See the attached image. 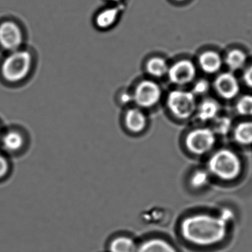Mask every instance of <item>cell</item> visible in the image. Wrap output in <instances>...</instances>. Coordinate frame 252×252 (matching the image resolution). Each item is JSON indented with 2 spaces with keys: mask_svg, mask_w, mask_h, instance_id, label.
Wrapping results in <instances>:
<instances>
[{
  "mask_svg": "<svg viewBox=\"0 0 252 252\" xmlns=\"http://www.w3.org/2000/svg\"><path fill=\"white\" fill-rule=\"evenodd\" d=\"M228 222L222 216L200 214L185 218L181 225L183 237L197 246H212L226 235Z\"/></svg>",
  "mask_w": 252,
  "mask_h": 252,
  "instance_id": "obj_1",
  "label": "cell"
},
{
  "mask_svg": "<svg viewBox=\"0 0 252 252\" xmlns=\"http://www.w3.org/2000/svg\"><path fill=\"white\" fill-rule=\"evenodd\" d=\"M33 66V57L32 52L23 48L7 53L0 64V75L7 83H20L29 77Z\"/></svg>",
  "mask_w": 252,
  "mask_h": 252,
  "instance_id": "obj_2",
  "label": "cell"
},
{
  "mask_svg": "<svg viewBox=\"0 0 252 252\" xmlns=\"http://www.w3.org/2000/svg\"><path fill=\"white\" fill-rule=\"evenodd\" d=\"M208 167L209 172L217 178L223 181H231L241 173L242 163L234 151L222 149L211 156Z\"/></svg>",
  "mask_w": 252,
  "mask_h": 252,
  "instance_id": "obj_3",
  "label": "cell"
},
{
  "mask_svg": "<svg viewBox=\"0 0 252 252\" xmlns=\"http://www.w3.org/2000/svg\"><path fill=\"white\" fill-rule=\"evenodd\" d=\"M166 105L170 113L177 119L187 120L197 110L195 95L189 91L175 90L171 91L166 98Z\"/></svg>",
  "mask_w": 252,
  "mask_h": 252,
  "instance_id": "obj_4",
  "label": "cell"
},
{
  "mask_svg": "<svg viewBox=\"0 0 252 252\" xmlns=\"http://www.w3.org/2000/svg\"><path fill=\"white\" fill-rule=\"evenodd\" d=\"M25 33L21 26L14 20L0 23V48L7 53L23 48Z\"/></svg>",
  "mask_w": 252,
  "mask_h": 252,
  "instance_id": "obj_5",
  "label": "cell"
},
{
  "mask_svg": "<svg viewBox=\"0 0 252 252\" xmlns=\"http://www.w3.org/2000/svg\"><path fill=\"white\" fill-rule=\"evenodd\" d=\"M216 134L211 128L199 127L187 134L185 144L193 154L201 156L209 153L216 142Z\"/></svg>",
  "mask_w": 252,
  "mask_h": 252,
  "instance_id": "obj_6",
  "label": "cell"
},
{
  "mask_svg": "<svg viewBox=\"0 0 252 252\" xmlns=\"http://www.w3.org/2000/svg\"><path fill=\"white\" fill-rule=\"evenodd\" d=\"M132 95L133 101L140 108H151L160 101L161 88L154 81L144 80L137 85Z\"/></svg>",
  "mask_w": 252,
  "mask_h": 252,
  "instance_id": "obj_7",
  "label": "cell"
},
{
  "mask_svg": "<svg viewBox=\"0 0 252 252\" xmlns=\"http://www.w3.org/2000/svg\"><path fill=\"white\" fill-rule=\"evenodd\" d=\"M196 67L188 60H180L170 66L167 76L174 85L184 86L191 83L195 79Z\"/></svg>",
  "mask_w": 252,
  "mask_h": 252,
  "instance_id": "obj_8",
  "label": "cell"
},
{
  "mask_svg": "<svg viewBox=\"0 0 252 252\" xmlns=\"http://www.w3.org/2000/svg\"><path fill=\"white\" fill-rule=\"evenodd\" d=\"M214 88L217 94L225 100L235 98L240 91L238 79L231 72H225L218 75L214 82Z\"/></svg>",
  "mask_w": 252,
  "mask_h": 252,
  "instance_id": "obj_9",
  "label": "cell"
},
{
  "mask_svg": "<svg viewBox=\"0 0 252 252\" xmlns=\"http://www.w3.org/2000/svg\"><path fill=\"white\" fill-rule=\"evenodd\" d=\"M125 123L126 128L133 133H139L147 126V117L140 108H131L125 115Z\"/></svg>",
  "mask_w": 252,
  "mask_h": 252,
  "instance_id": "obj_10",
  "label": "cell"
},
{
  "mask_svg": "<svg viewBox=\"0 0 252 252\" xmlns=\"http://www.w3.org/2000/svg\"><path fill=\"white\" fill-rule=\"evenodd\" d=\"M122 8L119 5L100 11L94 18V24L100 30H107L114 26L120 15Z\"/></svg>",
  "mask_w": 252,
  "mask_h": 252,
  "instance_id": "obj_11",
  "label": "cell"
},
{
  "mask_svg": "<svg viewBox=\"0 0 252 252\" xmlns=\"http://www.w3.org/2000/svg\"><path fill=\"white\" fill-rule=\"evenodd\" d=\"M200 69L207 74L218 73L222 65L221 56L216 51H206L200 54L198 59Z\"/></svg>",
  "mask_w": 252,
  "mask_h": 252,
  "instance_id": "obj_12",
  "label": "cell"
},
{
  "mask_svg": "<svg viewBox=\"0 0 252 252\" xmlns=\"http://www.w3.org/2000/svg\"><path fill=\"white\" fill-rule=\"evenodd\" d=\"M220 109L219 103L216 100L206 98L197 105L195 113L200 122H212L218 117Z\"/></svg>",
  "mask_w": 252,
  "mask_h": 252,
  "instance_id": "obj_13",
  "label": "cell"
},
{
  "mask_svg": "<svg viewBox=\"0 0 252 252\" xmlns=\"http://www.w3.org/2000/svg\"><path fill=\"white\" fill-rule=\"evenodd\" d=\"M0 141L5 150L14 153L23 148L25 138L23 134L17 129H10L2 134Z\"/></svg>",
  "mask_w": 252,
  "mask_h": 252,
  "instance_id": "obj_14",
  "label": "cell"
},
{
  "mask_svg": "<svg viewBox=\"0 0 252 252\" xmlns=\"http://www.w3.org/2000/svg\"><path fill=\"white\" fill-rule=\"evenodd\" d=\"M234 138L240 145L252 144V121L240 122L234 128Z\"/></svg>",
  "mask_w": 252,
  "mask_h": 252,
  "instance_id": "obj_15",
  "label": "cell"
},
{
  "mask_svg": "<svg viewBox=\"0 0 252 252\" xmlns=\"http://www.w3.org/2000/svg\"><path fill=\"white\" fill-rule=\"evenodd\" d=\"M137 252H177L175 248L161 239H151L144 242Z\"/></svg>",
  "mask_w": 252,
  "mask_h": 252,
  "instance_id": "obj_16",
  "label": "cell"
},
{
  "mask_svg": "<svg viewBox=\"0 0 252 252\" xmlns=\"http://www.w3.org/2000/svg\"><path fill=\"white\" fill-rule=\"evenodd\" d=\"M169 68L167 62L162 57H153L148 60L146 64L147 73L156 78H161L167 75Z\"/></svg>",
  "mask_w": 252,
  "mask_h": 252,
  "instance_id": "obj_17",
  "label": "cell"
},
{
  "mask_svg": "<svg viewBox=\"0 0 252 252\" xmlns=\"http://www.w3.org/2000/svg\"><path fill=\"white\" fill-rule=\"evenodd\" d=\"M247 62V55L240 49H233L225 57V63L231 71H237L244 67Z\"/></svg>",
  "mask_w": 252,
  "mask_h": 252,
  "instance_id": "obj_18",
  "label": "cell"
},
{
  "mask_svg": "<svg viewBox=\"0 0 252 252\" xmlns=\"http://www.w3.org/2000/svg\"><path fill=\"white\" fill-rule=\"evenodd\" d=\"M110 252H137L138 247L133 240L126 237H119L110 245Z\"/></svg>",
  "mask_w": 252,
  "mask_h": 252,
  "instance_id": "obj_19",
  "label": "cell"
},
{
  "mask_svg": "<svg viewBox=\"0 0 252 252\" xmlns=\"http://www.w3.org/2000/svg\"><path fill=\"white\" fill-rule=\"evenodd\" d=\"M212 128L215 134L226 135L232 127V122L230 118L226 116L217 117L212 122Z\"/></svg>",
  "mask_w": 252,
  "mask_h": 252,
  "instance_id": "obj_20",
  "label": "cell"
},
{
  "mask_svg": "<svg viewBox=\"0 0 252 252\" xmlns=\"http://www.w3.org/2000/svg\"><path fill=\"white\" fill-rule=\"evenodd\" d=\"M236 110L243 116H252V95L247 94L239 98L236 104Z\"/></svg>",
  "mask_w": 252,
  "mask_h": 252,
  "instance_id": "obj_21",
  "label": "cell"
},
{
  "mask_svg": "<svg viewBox=\"0 0 252 252\" xmlns=\"http://www.w3.org/2000/svg\"><path fill=\"white\" fill-rule=\"evenodd\" d=\"M210 179L209 172L204 169H199L191 175L190 183L194 188L200 189L207 185Z\"/></svg>",
  "mask_w": 252,
  "mask_h": 252,
  "instance_id": "obj_22",
  "label": "cell"
},
{
  "mask_svg": "<svg viewBox=\"0 0 252 252\" xmlns=\"http://www.w3.org/2000/svg\"><path fill=\"white\" fill-rule=\"evenodd\" d=\"M209 88H210V85L206 79H199L193 85L191 92L195 95H205L209 92Z\"/></svg>",
  "mask_w": 252,
  "mask_h": 252,
  "instance_id": "obj_23",
  "label": "cell"
},
{
  "mask_svg": "<svg viewBox=\"0 0 252 252\" xmlns=\"http://www.w3.org/2000/svg\"><path fill=\"white\" fill-rule=\"evenodd\" d=\"M243 79L246 86L252 89V64L243 72Z\"/></svg>",
  "mask_w": 252,
  "mask_h": 252,
  "instance_id": "obj_24",
  "label": "cell"
},
{
  "mask_svg": "<svg viewBox=\"0 0 252 252\" xmlns=\"http://www.w3.org/2000/svg\"><path fill=\"white\" fill-rule=\"evenodd\" d=\"M8 171V163L4 156L0 155V178L5 176Z\"/></svg>",
  "mask_w": 252,
  "mask_h": 252,
  "instance_id": "obj_25",
  "label": "cell"
},
{
  "mask_svg": "<svg viewBox=\"0 0 252 252\" xmlns=\"http://www.w3.org/2000/svg\"><path fill=\"white\" fill-rule=\"evenodd\" d=\"M121 99L122 100V101L125 103L128 102V101H133V95H129L127 94H124L123 95L121 96Z\"/></svg>",
  "mask_w": 252,
  "mask_h": 252,
  "instance_id": "obj_26",
  "label": "cell"
},
{
  "mask_svg": "<svg viewBox=\"0 0 252 252\" xmlns=\"http://www.w3.org/2000/svg\"><path fill=\"white\" fill-rule=\"evenodd\" d=\"M110 1L115 2V3H119V2H122V0H110Z\"/></svg>",
  "mask_w": 252,
  "mask_h": 252,
  "instance_id": "obj_27",
  "label": "cell"
},
{
  "mask_svg": "<svg viewBox=\"0 0 252 252\" xmlns=\"http://www.w3.org/2000/svg\"><path fill=\"white\" fill-rule=\"evenodd\" d=\"M173 1L176 2H184L187 1V0H173Z\"/></svg>",
  "mask_w": 252,
  "mask_h": 252,
  "instance_id": "obj_28",
  "label": "cell"
},
{
  "mask_svg": "<svg viewBox=\"0 0 252 252\" xmlns=\"http://www.w3.org/2000/svg\"><path fill=\"white\" fill-rule=\"evenodd\" d=\"M2 131H1V129H0V138H1V136H2Z\"/></svg>",
  "mask_w": 252,
  "mask_h": 252,
  "instance_id": "obj_29",
  "label": "cell"
}]
</instances>
